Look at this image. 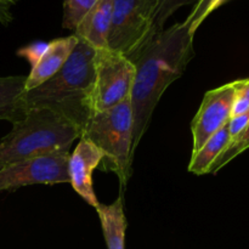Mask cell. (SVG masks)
I'll return each instance as SVG.
<instances>
[{
    "label": "cell",
    "instance_id": "cell-2",
    "mask_svg": "<svg viewBox=\"0 0 249 249\" xmlns=\"http://www.w3.org/2000/svg\"><path fill=\"white\" fill-rule=\"evenodd\" d=\"M95 51V48L78 39L60 71L38 88L24 92L27 109L38 107L53 109L83 131L92 114L90 95L94 83Z\"/></svg>",
    "mask_w": 249,
    "mask_h": 249
},
{
    "label": "cell",
    "instance_id": "cell-4",
    "mask_svg": "<svg viewBox=\"0 0 249 249\" xmlns=\"http://www.w3.org/2000/svg\"><path fill=\"white\" fill-rule=\"evenodd\" d=\"M133 128V109L128 99L112 108L92 113L80 136L102 151L109 169L118 177L121 187L126 186L131 174Z\"/></svg>",
    "mask_w": 249,
    "mask_h": 249
},
{
    "label": "cell",
    "instance_id": "cell-6",
    "mask_svg": "<svg viewBox=\"0 0 249 249\" xmlns=\"http://www.w3.org/2000/svg\"><path fill=\"white\" fill-rule=\"evenodd\" d=\"M95 50L94 83L90 95L92 113L130 99L135 75L133 61L125 55L108 48Z\"/></svg>",
    "mask_w": 249,
    "mask_h": 249
},
{
    "label": "cell",
    "instance_id": "cell-5",
    "mask_svg": "<svg viewBox=\"0 0 249 249\" xmlns=\"http://www.w3.org/2000/svg\"><path fill=\"white\" fill-rule=\"evenodd\" d=\"M158 0H113L107 48L133 57L156 33Z\"/></svg>",
    "mask_w": 249,
    "mask_h": 249
},
{
    "label": "cell",
    "instance_id": "cell-20",
    "mask_svg": "<svg viewBox=\"0 0 249 249\" xmlns=\"http://www.w3.org/2000/svg\"><path fill=\"white\" fill-rule=\"evenodd\" d=\"M248 124H249V111L247 113L241 114V116L231 117L230 121L228 122V128H229V133H230V136H231V141L235 140L240 134H242L243 130L248 126Z\"/></svg>",
    "mask_w": 249,
    "mask_h": 249
},
{
    "label": "cell",
    "instance_id": "cell-16",
    "mask_svg": "<svg viewBox=\"0 0 249 249\" xmlns=\"http://www.w3.org/2000/svg\"><path fill=\"white\" fill-rule=\"evenodd\" d=\"M249 148V124L247 128L243 130L242 134L237 136L235 140H232L230 142V145L228 146L225 151L221 153L218 157V160L211 165L208 173L207 174H215L218 170H220L221 168L225 167L230 160H232L233 158L237 157L238 155Z\"/></svg>",
    "mask_w": 249,
    "mask_h": 249
},
{
    "label": "cell",
    "instance_id": "cell-18",
    "mask_svg": "<svg viewBox=\"0 0 249 249\" xmlns=\"http://www.w3.org/2000/svg\"><path fill=\"white\" fill-rule=\"evenodd\" d=\"M198 0H158L157 11H156L155 27L156 31H160L164 28L165 22L169 19L173 14L178 11L180 7L187 5L196 4Z\"/></svg>",
    "mask_w": 249,
    "mask_h": 249
},
{
    "label": "cell",
    "instance_id": "cell-21",
    "mask_svg": "<svg viewBox=\"0 0 249 249\" xmlns=\"http://www.w3.org/2000/svg\"><path fill=\"white\" fill-rule=\"evenodd\" d=\"M15 4V0H0V23L7 26L14 19L11 9Z\"/></svg>",
    "mask_w": 249,
    "mask_h": 249
},
{
    "label": "cell",
    "instance_id": "cell-15",
    "mask_svg": "<svg viewBox=\"0 0 249 249\" xmlns=\"http://www.w3.org/2000/svg\"><path fill=\"white\" fill-rule=\"evenodd\" d=\"M97 0H65L63 1V28L75 31L83 17L90 11Z\"/></svg>",
    "mask_w": 249,
    "mask_h": 249
},
{
    "label": "cell",
    "instance_id": "cell-14",
    "mask_svg": "<svg viewBox=\"0 0 249 249\" xmlns=\"http://www.w3.org/2000/svg\"><path fill=\"white\" fill-rule=\"evenodd\" d=\"M231 142L228 124L212 135L196 153L191 156L189 172L195 175H204L208 173L211 165L218 160L219 156L228 148Z\"/></svg>",
    "mask_w": 249,
    "mask_h": 249
},
{
    "label": "cell",
    "instance_id": "cell-23",
    "mask_svg": "<svg viewBox=\"0 0 249 249\" xmlns=\"http://www.w3.org/2000/svg\"><path fill=\"white\" fill-rule=\"evenodd\" d=\"M226 1H229V0H225V2H226Z\"/></svg>",
    "mask_w": 249,
    "mask_h": 249
},
{
    "label": "cell",
    "instance_id": "cell-12",
    "mask_svg": "<svg viewBox=\"0 0 249 249\" xmlns=\"http://www.w3.org/2000/svg\"><path fill=\"white\" fill-rule=\"evenodd\" d=\"M26 78L27 75L0 77V121L14 124L26 116Z\"/></svg>",
    "mask_w": 249,
    "mask_h": 249
},
{
    "label": "cell",
    "instance_id": "cell-10",
    "mask_svg": "<svg viewBox=\"0 0 249 249\" xmlns=\"http://www.w3.org/2000/svg\"><path fill=\"white\" fill-rule=\"evenodd\" d=\"M78 43V38L73 36L58 38L48 43L45 51L38 62L32 67L26 78V91L33 90L50 79L65 65L73 49Z\"/></svg>",
    "mask_w": 249,
    "mask_h": 249
},
{
    "label": "cell",
    "instance_id": "cell-1",
    "mask_svg": "<svg viewBox=\"0 0 249 249\" xmlns=\"http://www.w3.org/2000/svg\"><path fill=\"white\" fill-rule=\"evenodd\" d=\"M195 34L184 22L157 31L130 57L135 67L130 104L133 109V153L145 135L158 101L179 79L195 56Z\"/></svg>",
    "mask_w": 249,
    "mask_h": 249
},
{
    "label": "cell",
    "instance_id": "cell-17",
    "mask_svg": "<svg viewBox=\"0 0 249 249\" xmlns=\"http://www.w3.org/2000/svg\"><path fill=\"white\" fill-rule=\"evenodd\" d=\"M223 4H225V0H198L195 4L191 14L185 19V23L190 27V31L195 34L198 27L206 21L207 17Z\"/></svg>",
    "mask_w": 249,
    "mask_h": 249
},
{
    "label": "cell",
    "instance_id": "cell-7",
    "mask_svg": "<svg viewBox=\"0 0 249 249\" xmlns=\"http://www.w3.org/2000/svg\"><path fill=\"white\" fill-rule=\"evenodd\" d=\"M70 153L19 160L0 168V191H11L31 185L70 184Z\"/></svg>",
    "mask_w": 249,
    "mask_h": 249
},
{
    "label": "cell",
    "instance_id": "cell-11",
    "mask_svg": "<svg viewBox=\"0 0 249 249\" xmlns=\"http://www.w3.org/2000/svg\"><path fill=\"white\" fill-rule=\"evenodd\" d=\"M112 10L113 0H97L96 4L79 22L74 31V36L95 49L107 48Z\"/></svg>",
    "mask_w": 249,
    "mask_h": 249
},
{
    "label": "cell",
    "instance_id": "cell-8",
    "mask_svg": "<svg viewBox=\"0 0 249 249\" xmlns=\"http://www.w3.org/2000/svg\"><path fill=\"white\" fill-rule=\"evenodd\" d=\"M236 96L235 82L206 92L198 112L191 123L192 155L196 153L212 135L228 124Z\"/></svg>",
    "mask_w": 249,
    "mask_h": 249
},
{
    "label": "cell",
    "instance_id": "cell-19",
    "mask_svg": "<svg viewBox=\"0 0 249 249\" xmlns=\"http://www.w3.org/2000/svg\"><path fill=\"white\" fill-rule=\"evenodd\" d=\"M46 46H48V43H41V41H38V43L29 44V45L23 46L22 49H19L17 51V55L21 56V57L26 58L31 66L33 67L38 60L40 58V56L43 55V53L45 51Z\"/></svg>",
    "mask_w": 249,
    "mask_h": 249
},
{
    "label": "cell",
    "instance_id": "cell-13",
    "mask_svg": "<svg viewBox=\"0 0 249 249\" xmlns=\"http://www.w3.org/2000/svg\"><path fill=\"white\" fill-rule=\"evenodd\" d=\"M96 212L108 249H125L126 218L123 196L121 195L112 204L100 203Z\"/></svg>",
    "mask_w": 249,
    "mask_h": 249
},
{
    "label": "cell",
    "instance_id": "cell-9",
    "mask_svg": "<svg viewBox=\"0 0 249 249\" xmlns=\"http://www.w3.org/2000/svg\"><path fill=\"white\" fill-rule=\"evenodd\" d=\"M105 155L97 146L80 138L72 155L68 157V177L73 190L95 209L100 204L92 186V172L100 165Z\"/></svg>",
    "mask_w": 249,
    "mask_h": 249
},
{
    "label": "cell",
    "instance_id": "cell-22",
    "mask_svg": "<svg viewBox=\"0 0 249 249\" xmlns=\"http://www.w3.org/2000/svg\"><path fill=\"white\" fill-rule=\"evenodd\" d=\"M236 87V95L243 97L249 102V78L247 79H241L236 80L235 82Z\"/></svg>",
    "mask_w": 249,
    "mask_h": 249
},
{
    "label": "cell",
    "instance_id": "cell-3",
    "mask_svg": "<svg viewBox=\"0 0 249 249\" xmlns=\"http://www.w3.org/2000/svg\"><path fill=\"white\" fill-rule=\"evenodd\" d=\"M82 130L62 114L49 108H28L21 121L0 140V168L19 160L70 153Z\"/></svg>",
    "mask_w": 249,
    "mask_h": 249
}]
</instances>
